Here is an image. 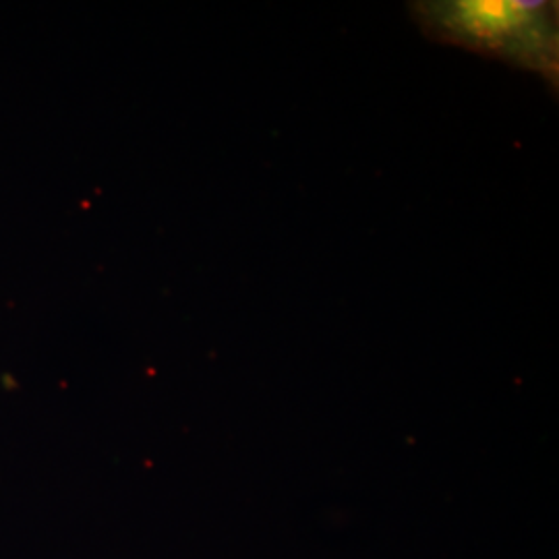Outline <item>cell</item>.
<instances>
[{
  "instance_id": "cell-1",
  "label": "cell",
  "mask_w": 559,
  "mask_h": 559,
  "mask_svg": "<svg viewBox=\"0 0 559 559\" xmlns=\"http://www.w3.org/2000/svg\"><path fill=\"white\" fill-rule=\"evenodd\" d=\"M425 36L535 71L558 87V4L539 0L413 2Z\"/></svg>"
}]
</instances>
